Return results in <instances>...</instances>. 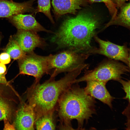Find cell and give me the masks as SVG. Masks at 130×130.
Instances as JSON below:
<instances>
[{
    "instance_id": "obj_21",
    "label": "cell",
    "mask_w": 130,
    "mask_h": 130,
    "mask_svg": "<svg viewBox=\"0 0 130 130\" xmlns=\"http://www.w3.org/2000/svg\"><path fill=\"white\" fill-rule=\"evenodd\" d=\"M11 58L7 53L4 52L0 54V63L4 64L9 63L11 61Z\"/></svg>"
},
{
    "instance_id": "obj_22",
    "label": "cell",
    "mask_w": 130,
    "mask_h": 130,
    "mask_svg": "<svg viewBox=\"0 0 130 130\" xmlns=\"http://www.w3.org/2000/svg\"><path fill=\"white\" fill-rule=\"evenodd\" d=\"M4 121V124L3 130H16L14 124H11L8 120H5Z\"/></svg>"
},
{
    "instance_id": "obj_7",
    "label": "cell",
    "mask_w": 130,
    "mask_h": 130,
    "mask_svg": "<svg viewBox=\"0 0 130 130\" xmlns=\"http://www.w3.org/2000/svg\"><path fill=\"white\" fill-rule=\"evenodd\" d=\"M18 63L19 74L33 76L35 82H39L42 77L47 74L46 56L39 55L33 52L26 54L18 60Z\"/></svg>"
},
{
    "instance_id": "obj_9",
    "label": "cell",
    "mask_w": 130,
    "mask_h": 130,
    "mask_svg": "<svg viewBox=\"0 0 130 130\" xmlns=\"http://www.w3.org/2000/svg\"><path fill=\"white\" fill-rule=\"evenodd\" d=\"M86 85L84 88L87 94L97 99L112 108V102L114 98L110 94L106 87V83L95 80L86 81Z\"/></svg>"
},
{
    "instance_id": "obj_11",
    "label": "cell",
    "mask_w": 130,
    "mask_h": 130,
    "mask_svg": "<svg viewBox=\"0 0 130 130\" xmlns=\"http://www.w3.org/2000/svg\"><path fill=\"white\" fill-rule=\"evenodd\" d=\"M9 21L18 29H23L37 32L44 31L52 33L43 27L31 15L20 13L8 18Z\"/></svg>"
},
{
    "instance_id": "obj_24",
    "label": "cell",
    "mask_w": 130,
    "mask_h": 130,
    "mask_svg": "<svg viewBox=\"0 0 130 130\" xmlns=\"http://www.w3.org/2000/svg\"><path fill=\"white\" fill-rule=\"evenodd\" d=\"M6 68L5 64L0 63V75L6 73Z\"/></svg>"
},
{
    "instance_id": "obj_26",
    "label": "cell",
    "mask_w": 130,
    "mask_h": 130,
    "mask_svg": "<svg viewBox=\"0 0 130 130\" xmlns=\"http://www.w3.org/2000/svg\"><path fill=\"white\" fill-rule=\"evenodd\" d=\"M1 39V35L0 34V43Z\"/></svg>"
},
{
    "instance_id": "obj_18",
    "label": "cell",
    "mask_w": 130,
    "mask_h": 130,
    "mask_svg": "<svg viewBox=\"0 0 130 130\" xmlns=\"http://www.w3.org/2000/svg\"><path fill=\"white\" fill-rule=\"evenodd\" d=\"M38 6L37 12L43 13L53 23L54 22L50 12V0H38Z\"/></svg>"
},
{
    "instance_id": "obj_16",
    "label": "cell",
    "mask_w": 130,
    "mask_h": 130,
    "mask_svg": "<svg viewBox=\"0 0 130 130\" xmlns=\"http://www.w3.org/2000/svg\"><path fill=\"white\" fill-rule=\"evenodd\" d=\"M116 24L129 28L130 26V3L126 4L122 7L120 12L117 16L111 21Z\"/></svg>"
},
{
    "instance_id": "obj_10",
    "label": "cell",
    "mask_w": 130,
    "mask_h": 130,
    "mask_svg": "<svg viewBox=\"0 0 130 130\" xmlns=\"http://www.w3.org/2000/svg\"><path fill=\"white\" fill-rule=\"evenodd\" d=\"M36 115L32 107L29 104L22 105L17 111L14 124L16 129L34 130Z\"/></svg>"
},
{
    "instance_id": "obj_8",
    "label": "cell",
    "mask_w": 130,
    "mask_h": 130,
    "mask_svg": "<svg viewBox=\"0 0 130 130\" xmlns=\"http://www.w3.org/2000/svg\"><path fill=\"white\" fill-rule=\"evenodd\" d=\"M21 49L26 53L33 52L35 48H43L46 43L37 32L23 29H18L15 34L12 36Z\"/></svg>"
},
{
    "instance_id": "obj_17",
    "label": "cell",
    "mask_w": 130,
    "mask_h": 130,
    "mask_svg": "<svg viewBox=\"0 0 130 130\" xmlns=\"http://www.w3.org/2000/svg\"><path fill=\"white\" fill-rule=\"evenodd\" d=\"M12 113V109L10 105L5 99L0 96V121L10 120Z\"/></svg>"
},
{
    "instance_id": "obj_13",
    "label": "cell",
    "mask_w": 130,
    "mask_h": 130,
    "mask_svg": "<svg viewBox=\"0 0 130 130\" xmlns=\"http://www.w3.org/2000/svg\"><path fill=\"white\" fill-rule=\"evenodd\" d=\"M55 13L61 16L67 13L75 14L80 9L82 0H52Z\"/></svg>"
},
{
    "instance_id": "obj_6",
    "label": "cell",
    "mask_w": 130,
    "mask_h": 130,
    "mask_svg": "<svg viewBox=\"0 0 130 130\" xmlns=\"http://www.w3.org/2000/svg\"><path fill=\"white\" fill-rule=\"evenodd\" d=\"M94 38L98 43V47H93L88 52V53L90 55H102L109 58L121 61L130 67V49L126 43L121 46L103 40L96 35Z\"/></svg>"
},
{
    "instance_id": "obj_12",
    "label": "cell",
    "mask_w": 130,
    "mask_h": 130,
    "mask_svg": "<svg viewBox=\"0 0 130 130\" xmlns=\"http://www.w3.org/2000/svg\"><path fill=\"white\" fill-rule=\"evenodd\" d=\"M33 0L22 3L0 0V17L9 18L18 14L32 11Z\"/></svg>"
},
{
    "instance_id": "obj_14",
    "label": "cell",
    "mask_w": 130,
    "mask_h": 130,
    "mask_svg": "<svg viewBox=\"0 0 130 130\" xmlns=\"http://www.w3.org/2000/svg\"><path fill=\"white\" fill-rule=\"evenodd\" d=\"M54 112L46 113L37 118L35 123V128L37 130H55L56 125Z\"/></svg>"
},
{
    "instance_id": "obj_19",
    "label": "cell",
    "mask_w": 130,
    "mask_h": 130,
    "mask_svg": "<svg viewBox=\"0 0 130 130\" xmlns=\"http://www.w3.org/2000/svg\"><path fill=\"white\" fill-rule=\"evenodd\" d=\"M93 2H102L104 3L108 8L109 11L112 14V20L116 17L117 10L115 5L111 0H89Z\"/></svg>"
},
{
    "instance_id": "obj_15",
    "label": "cell",
    "mask_w": 130,
    "mask_h": 130,
    "mask_svg": "<svg viewBox=\"0 0 130 130\" xmlns=\"http://www.w3.org/2000/svg\"><path fill=\"white\" fill-rule=\"evenodd\" d=\"M3 49L4 52L9 54L11 58L14 60L20 59L26 54L12 36H10L8 44Z\"/></svg>"
},
{
    "instance_id": "obj_23",
    "label": "cell",
    "mask_w": 130,
    "mask_h": 130,
    "mask_svg": "<svg viewBox=\"0 0 130 130\" xmlns=\"http://www.w3.org/2000/svg\"><path fill=\"white\" fill-rule=\"evenodd\" d=\"M6 74L0 75V84L7 85L9 82L7 81L5 76Z\"/></svg>"
},
{
    "instance_id": "obj_5",
    "label": "cell",
    "mask_w": 130,
    "mask_h": 130,
    "mask_svg": "<svg viewBox=\"0 0 130 130\" xmlns=\"http://www.w3.org/2000/svg\"><path fill=\"white\" fill-rule=\"evenodd\" d=\"M130 71V67L118 61L110 59L102 61L95 68L85 71L84 74L74 81V84L90 80L107 83L109 81H118L123 75Z\"/></svg>"
},
{
    "instance_id": "obj_3",
    "label": "cell",
    "mask_w": 130,
    "mask_h": 130,
    "mask_svg": "<svg viewBox=\"0 0 130 130\" xmlns=\"http://www.w3.org/2000/svg\"><path fill=\"white\" fill-rule=\"evenodd\" d=\"M75 84L66 89L58 101L56 109L60 122L59 128L73 129L71 122L75 119L78 122V129H82L84 122L96 113L95 98Z\"/></svg>"
},
{
    "instance_id": "obj_20",
    "label": "cell",
    "mask_w": 130,
    "mask_h": 130,
    "mask_svg": "<svg viewBox=\"0 0 130 130\" xmlns=\"http://www.w3.org/2000/svg\"><path fill=\"white\" fill-rule=\"evenodd\" d=\"M120 82L123 86V89L126 94L125 96L124 99L127 100L129 103H130V80H127L126 81L122 79L118 81Z\"/></svg>"
},
{
    "instance_id": "obj_4",
    "label": "cell",
    "mask_w": 130,
    "mask_h": 130,
    "mask_svg": "<svg viewBox=\"0 0 130 130\" xmlns=\"http://www.w3.org/2000/svg\"><path fill=\"white\" fill-rule=\"evenodd\" d=\"M86 52L68 49L55 54L46 56L47 73L50 78H55L62 73L68 72L85 63L90 56Z\"/></svg>"
},
{
    "instance_id": "obj_2",
    "label": "cell",
    "mask_w": 130,
    "mask_h": 130,
    "mask_svg": "<svg viewBox=\"0 0 130 130\" xmlns=\"http://www.w3.org/2000/svg\"><path fill=\"white\" fill-rule=\"evenodd\" d=\"M82 65L60 79L50 78L43 83L35 82L28 90L29 104L33 108L36 119L46 113L54 112L61 95L73 84L82 71L86 67Z\"/></svg>"
},
{
    "instance_id": "obj_1",
    "label": "cell",
    "mask_w": 130,
    "mask_h": 130,
    "mask_svg": "<svg viewBox=\"0 0 130 130\" xmlns=\"http://www.w3.org/2000/svg\"><path fill=\"white\" fill-rule=\"evenodd\" d=\"M98 26V20L91 15L80 13L65 20L52 40L59 48L87 53L93 47L91 41Z\"/></svg>"
},
{
    "instance_id": "obj_25",
    "label": "cell",
    "mask_w": 130,
    "mask_h": 130,
    "mask_svg": "<svg viewBox=\"0 0 130 130\" xmlns=\"http://www.w3.org/2000/svg\"><path fill=\"white\" fill-rule=\"evenodd\" d=\"M112 0H111L112 1ZM128 0H113L114 3L118 7L121 6L124 3Z\"/></svg>"
}]
</instances>
